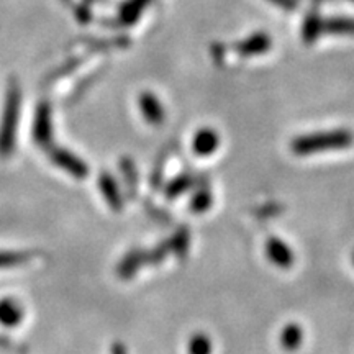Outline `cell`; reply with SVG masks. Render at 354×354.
<instances>
[{
  "instance_id": "6da1fadb",
  "label": "cell",
  "mask_w": 354,
  "mask_h": 354,
  "mask_svg": "<svg viewBox=\"0 0 354 354\" xmlns=\"http://www.w3.org/2000/svg\"><path fill=\"white\" fill-rule=\"evenodd\" d=\"M21 88L17 81H10L7 88L6 104L0 118V158H8L15 151L17 130L20 123Z\"/></svg>"
},
{
  "instance_id": "7a4b0ae2",
  "label": "cell",
  "mask_w": 354,
  "mask_h": 354,
  "mask_svg": "<svg viewBox=\"0 0 354 354\" xmlns=\"http://www.w3.org/2000/svg\"><path fill=\"white\" fill-rule=\"evenodd\" d=\"M354 136L349 130H333L323 133H312V135L299 136L292 141V151L299 156L307 154L333 151V149H344L353 145Z\"/></svg>"
},
{
  "instance_id": "3957f363",
  "label": "cell",
  "mask_w": 354,
  "mask_h": 354,
  "mask_svg": "<svg viewBox=\"0 0 354 354\" xmlns=\"http://www.w3.org/2000/svg\"><path fill=\"white\" fill-rule=\"evenodd\" d=\"M48 158L56 167H59L61 171L68 172L69 176L76 177V179H86L88 176V166L87 162L84 161L74 154L73 151L66 148H59V146L53 145L50 149H48Z\"/></svg>"
},
{
  "instance_id": "277c9868",
  "label": "cell",
  "mask_w": 354,
  "mask_h": 354,
  "mask_svg": "<svg viewBox=\"0 0 354 354\" xmlns=\"http://www.w3.org/2000/svg\"><path fill=\"white\" fill-rule=\"evenodd\" d=\"M33 140L38 148L50 149L53 141V109L48 102H39L33 120Z\"/></svg>"
},
{
  "instance_id": "5b68a950",
  "label": "cell",
  "mask_w": 354,
  "mask_h": 354,
  "mask_svg": "<svg viewBox=\"0 0 354 354\" xmlns=\"http://www.w3.org/2000/svg\"><path fill=\"white\" fill-rule=\"evenodd\" d=\"M99 189H100L102 196H104V201L109 203L110 209H112L113 212H117V214L123 210V203H125V201H123L120 185H118L117 179H115L110 172H107V171L100 172Z\"/></svg>"
},
{
  "instance_id": "8992f818",
  "label": "cell",
  "mask_w": 354,
  "mask_h": 354,
  "mask_svg": "<svg viewBox=\"0 0 354 354\" xmlns=\"http://www.w3.org/2000/svg\"><path fill=\"white\" fill-rule=\"evenodd\" d=\"M138 107L140 112L143 115V118L149 125H162L165 123L166 113L162 109L161 100L151 92H143L138 99Z\"/></svg>"
},
{
  "instance_id": "52a82bcc",
  "label": "cell",
  "mask_w": 354,
  "mask_h": 354,
  "mask_svg": "<svg viewBox=\"0 0 354 354\" xmlns=\"http://www.w3.org/2000/svg\"><path fill=\"white\" fill-rule=\"evenodd\" d=\"M272 46V39L268 33L258 32L246 39H243L241 43L236 44L238 55L243 57H253V56H261L264 53H268Z\"/></svg>"
},
{
  "instance_id": "ba28073f",
  "label": "cell",
  "mask_w": 354,
  "mask_h": 354,
  "mask_svg": "<svg viewBox=\"0 0 354 354\" xmlns=\"http://www.w3.org/2000/svg\"><path fill=\"white\" fill-rule=\"evenodd\" d=\"M266 253H268V258L271 259L272 264H276L282 269L290 268L294 264V253L279 238H269L268 243H266Z\"/></svg>"
},
{
  "instance_id": "9c48e42d",
  "label": "cell",
  "mask_w": 354,
  "mask_h": 354,
  "mask_svg": "<svg viewBox=\"0 0 354 354\" xmlns=\"http://www.w3.org/2000/svg\"><path fill=\"white\" fill-rule=\"evenodd\" d=\"M25 310L15 299L6 297L0 300V325L13 328L24 322Z\"/></svg>"
},
{
  "instance_id": "30bf717a",
  "label": "cell",
  "mask_w": 354,
  "mask_h": 354,
  "mask_svg": "<svg viewBox=\"0 0 354 354\" xmlns=\"http://www.w3.org/2000/svg\"><path fill=\"white\" fill-rule=\"evenodd\" d=\"M220 145V138L212 128H202L196 133L192 140V149L198 156H210L216 151Z\"/></svg>"
},
{
  "instance_id": "8fae6325",
  "label": "cell",
  "mask_w": 354,
  "mask_h": 354,
  "mask_svg": "<svg viewBox=\"0 0 354 354\" xmlns=\"http://www.w3.org/2000/svg\"><path fill=\"white\" fill-rule=\"evenodd\" d=\"M153 0H127L120 7V13H118V21L122 25H135L143 15V12L151 6Z\"/></svg>"
},
{
  "instance_id": "7c38bea8",
  "label": "cell",
  "mask_w": 354,
  "mask_h": 354,
  "mask_svg": "<svg viewBox=\"0 0 354 354\" xmlns=\"http://www.w3.org/2000/svg\"><path fill=\"white\" fill-rule=\"evenodd\" d=\"M120 171L128 197L133 198L136 196V190H138V172H136V166L131 158L125 156L120 159Z\"/></svg>"
},
{
  "instance_id": "4fadbf2b",
  "label": "cell",
  "mask_w": 354,
  "mask_h": 354,
  "mask_svg": "<svg viewBox=\"0 0 354 354\" xmlns=\"http://www.w3.org/2000/svg\"><path fill=\"white\" fill-rule=\"evenodd\" d=\"M323 32V21L320 19V15L315 10H312L305 17L304 26H302V38L307 44L315 43L320 33Z\"/></svg>"
},
{
  "instance_id": "5bb4252c",
  "label": "cell",
  "mask_w": 354,
  "mask_h": 354,
  "mask_svg": "<svg viewBox=\"0 0 354 354\" xmlns=\"http://www.w3.org/2000/svg\"><path fill=\"white\" fill-rule=\"evenodd\" d=\"M304 342V330L297 323H289L281 333V344L287 351H295Z\"/></svg>"
},
{
  "instance_id": "9a60e30c",
  "label": "cell",
  "mask_w": 354,
  "mask_h": 354,
  "mask_svg": "<svg viewBox=\"0 0 354 354\" xmlns=\"http://www.w3.org/2000/svg\"><path fill=\"white\" fill-rule=\"evenodd\" d=\"M35 258V253L26 251H0V269L19 268Z\"/></svg>"
},
{
  "instance_id": "2e32d148",
  "label": "cell",
  "mask_w": 354,
  "mask_h": 354,
  "mask_svg": "<svg viewBox=\"0 0 354 354\" xmlns=\"http://www.w3.org/2000/svg\"><path fill=\"white\" fill-rule=\"evenodd\" d=\"M194 183H196L194 176H190V174L177 176L176 179H172L171 183L166 185V197L177 198L179 196H183L184 192H187V190L192 187Z\"/></svg>"
},
{
  "instance_id": "e0dca14e",
  "label": "cell",
  "mask_w": 354,
  "mask_h": 354,
  "mask_svg": "<svg viewBox=\"0 0 354 354\" xmlns=\"http://www.w3.org/2000/svg\"><path fill=\"white\" fill-rule=\"evenodd\" d=\"M323 32H328L331 35H354V20L344 19V17L330 19L323 24Z\"/></svg>"
},
{
  "instance_id": "ac0fdd59",
  "label": "cell",
  "mask_w": 354,
  "mask_h": 354,
  "mask_svg": "<svg viewBox=\"0 0 354 354\" xmlns=\"http://www.w3.org/2000/svg\"><path fill=\"white\" fill-rule=\"evenodd\" d=\"M212 203H214L212 192L207 187H202L194 194L192 198H190L189 207L194 214H205V212L212 207Z\"/></svg>"
},
{
  "instance_id": "d6986e66",
  "label": "cell",
  "mask_w": 354,
  "mask_h": 354,
  "mask_svg": "<svg viewBox=\"0 0 354 354\" xmlns=\"http://www.w3.org/2000/svg\"><path fill=\"white\" fill-rule=\"evenodd\" d=\"M189 354H212V342L205 333H196L189 342Z\"/></svg>"
},
{
  "instance_id": "ffe728a7",
  "label": "cell",
  "mask_w": 354,
  "mask_h": 354,
  "mask_svg": "<svg viewBox=\"0 0 354 354\" xmlns=\"http://www.w3.org/2000/svg\"><path fill=\"white\" fill-rule=\"evenodd\" d=\"M0 349L7 353H13V354H26L28 353V348L20 346L15 342H12L10 338L6 335H0Z\"/></svg>"
},
{
  "instance_id": "44dd1931",
  "label": "cell",
  "mask_w": 354,
  "mask_h": 354,
  "mask_svg": "<svg viewBox=\"0 0 354 354\" xmlns=\"http://www.w3.org/2000/svg\"><path fill=\"white\" fill-rule=\"evenodd\" d=\"M269 2L281 8H286V10H294L297 7V0H269Z\"/></svg>"
},
{
  "instance_id": "7402d4cb",
  "label": "cell",
  "mask_w": 354,
  "mask_h": 354,
  "mask_svg": "<svg viewBox=\"0 0 354 354\" xmlns=\"http://www.w3.org/2000/svg\"><path fill=\"white\" fill-rule=\"evenodd\" d=\"M112 354H127V348L122 343H115L112 346Z\"/></svg>"
},
{
  "instance_id": "603a6c76",
  "label": "cell",
  "mask_w": 354,
  "mask_h": 354,
  "mask_svg": "<svg viewBox=\"0 0 354 354\" xmlns=\"http://www.w3.org/2000/svg\"><path fill=\"white\" fill-rule=\"evenodd\" d=\"M353 261H354V256H353Z\"/></svg>"
}]
</instances>
